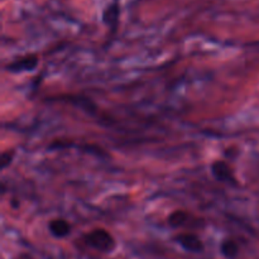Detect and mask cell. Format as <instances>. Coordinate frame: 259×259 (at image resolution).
Instances as JSON below:
<instances>
[{
  "label": "cell",
  "instance_id": "cell-5",
  "mask_svg": "<svg viewBox=\"0 0 259 259\" xmlns=\"http://www.w3.org/2000/svg\"><path fill=\"white\" fill-rule=\"evenodd\" d=\"M175 242L181 245L185 250L192 253H200L204 250V243L200 239V237L195 233L184 232L180 233L175 237Z\"/></svg>",
  "mask_w": 259,
  "mask_h": 259
},
{
  "label": "cell",
  "instance_id": "cell-6",
  "mask_svg": "<svg viewBox=\"0 0 259 259\" xmlns=\"http://www.w3.org/2000/svg\"><path fill=\"white\" fill-rule=\"evenodd\" d=\"M38 62H39L38 56L34 55V53H30V55L22 56V57L13 61L12 63L5 66V70L9 71V72H25V71H32L37 67Z\"/></svg>",
  "mask_w": 259,
  "mask_h": 259
},
{
  "label": "cell",
  "instance_id": "cell-2",
  "mask_svg": "<svg viewBox=\"0 0 259 259\" xmlns=\"http://www.w3.org/2000/svg\"><path fill=\"white\" fill-rule=\"evenodd\" d=\"M169 227L172 228H186V229H199L204 227V220L190 214L186 210H175L168 215L167 219Z\"/></svg>",
  "mask_w": 259,
  "mask_h": 259
},
{
  "label": "cell",
  "instance_id": "cell-3",
  "mask_svg": "<svg viewBox=\"0 0 259 259\" xmlns=\"http://www.w3.org/2000/svg\"><path fill=\"white\" fill-rule=\"evenodd\" d=\"M211 174L219 182L227 184L229 186H238V179L235 177L233 168L228 162L223 161V159H217L211 164Z\"/></svg>",
  "mask_w": 259,
  "mask_h": 259
},
{
  "label": "cell",
  "instance_id": "cell-8",
  "mask_svg": "<svg viewBox=\"0 0 259 259\" xmlns=\"http://www.w3.org/2000/svg\"><path fill=\"white\" fill-rule=\"evenodd\" d=\"M220 252L228 259H234L239 254V244L233 238H225L220 244Z\"/></svg>",
  "mask_w": 259,
  "mask_h": 259
},
{
  "label": "cell",
  "instance_id": "cell-9",
  "mask_svg": "<svg viewBox=\"0 0 259 259\" xmlns=\"http://www.w3.org/2000/svg\"><path fill=\"white\" fill-rule=\"evenodd\" d=\"M15 157V149H7L2 153L0 157V168L5 169L8 166H10V163L13 162Z\"/></svg>",
  "mask_w": 259,
  "mask_h": 259
},
{
  "label": "cell",
  "instance_id": "cell-10",
  "mask_svg": "<svg viewBox=\"0 0 259 259\" xmlns=\"http://www.w3.org/2000/svg\"><path fill=\"white\" fill-rule=\"evenodd\" d=\"M17 259H34V257L32 254H29V253H20Z\"/></svg>",
  "mask_w": 259,
  "mask_h": 259
},
{
  "label": "cell",
  "instance_id": "cell-1",
  "mask_svg": "<svg viewBox=\"0 0 259 259\" xmlns=\"http://www.w3.org/2000/svg\"><path fill=\"white\" fill-rule=\"evenodd\" d=\"M83 242L93 249L100 253H111L116 247L113 235L104 228H95L83 235Z\"/></svg>",
  "mask_w": 259,
  "mask_h": 259
},
{
  "label": "cell",
  "instance_id": "cell-4",
  "mask_svg": "<svg viewBox=\"0 0 259 259\" xmlns=\"http://www.w3.org/2000/svg\"><path fill=\"white\" fill-rule=\"evenodd\" d=\"M101 20L110 29V32H116L119 27V20H120V4L118 0H113L104 8Z\"/></svg>",
  "mask_w": 259,
  "mask_h": 259
},
{
  "label": "cell",
  "instance_id": "cell-7",
  "mask_svg": "<svg viewBox=\"0 0 259 259\" xmlns=\"http://www.w3.org/2000/svg\"><path fill=\"white\" fill-rule=\"evenodd\" d=\"M48 230L56 238H65L71 233V224L63 218H55L48 223Z\"/></svg>",
  "mask_w": 259,
  "mask_h": 259
}]
</instances>
